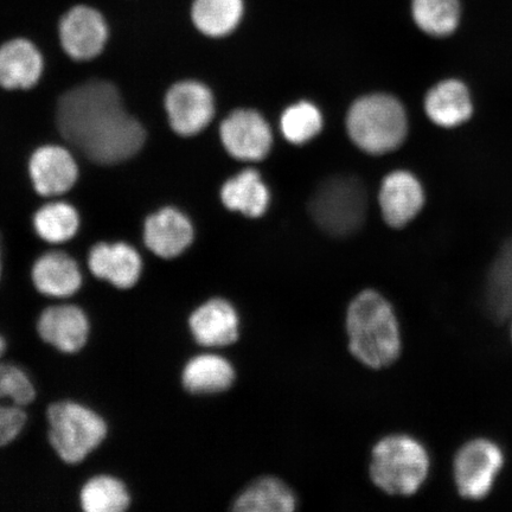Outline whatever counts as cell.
Listing matches in <instances>:
<instances>
[{
	"mask_svg": "<svg viewBox=\"0 0 512 512\" xmlns=\"http://www.w3.org/2000/svg\"><path fill=\"white\" fill-rule=\"evenodd\" d=\"M243 0H194L191 18L198 31L208 37H224L238 28Z\"/></svg>",
	"mask_w": 512,
	"mask_h": 512,
	"instance_id": "24",
	"label": "cell"
},
{
	"mask_svg": "<svg viewBox=\"0 0 512 512\" xmlns=\"http://www.w3.org/2000/svg\"><path fill=\"white\" fill-rule=\"evenodd\" d=\"M428 471L426 448L409 435H389L373 448L370 477L388 495H414L426 482Z\"/></svg>",
	"mask_w": 512,
	"mask_h": 512,
	"instance_id": "4",
	"label": "cell"
},
{
	"mask_svg": "<svg viewBox=\"0 0 512 512\" xmlns=\"http://www.w3.org/2000/svg\"><path fill=\"white\" fill-rule=\"evenodd\" d=\"M89 272L119 291L132 290L142 278V255L130 243L99 242L88 253Z\"/></svg>",
	"mask_w": 512,
	"mask_h": 512,
	"instance_id": "11",
	"label": "cell"
},
{
	"mask_svg": "<svg viewBox=\"0 0 512 512\" xmlns=\"http://www.w3.org/2000/svg\"><path fill=\"white\" fill-rule=\"evenodd\" d=\"M79 504L85 512H125L131 508L132 496L123 480L102 473L81 486Z\"/></svg>",
	"mask_w": 512,
	"mask_h": 512,
	"instance_id": "23",
	"label": "cell"
},
{
	"mask_svg": "<svg viewBox=\"0 0 512 512\" xmlns=\"http://www.w3.org/2000/svg\"><path fill=\"white\" fill-rule=\"evenodd\" d=\"M164 107L172 131L181 137H194L206 130L215 115L210 89L194 80L172 85L165 94Z\"/></svg>",
	"mask_w": 512,
	"mask_h": 512,
	"instance_id": "8",
	"label": "cell"
},
{
	"mask_svg": "<svg viewBox=\"0 0 512 512\" xmlns=\"http://www.w3.org/2000/svg\"><path fill=\"white\" fill-rule=\"evenodd\" d=\"M32 226L41 240L61 245L73 240L80 229V215L72 204L55 201L44 204L32 219Z\"/></svg>",
	"mask_w": 512,
	"mask_h": 512,
	"instance_id": "25",
	"label": "cell"
},
{
	"mask_svg": "<svg viewBox=\"0 0 512 512\" xmlns=\"http://www.w3.org/2000/svg\"><path fill=\"white\" fill-rule=\"evenodd\" d=\"M425 111L432 123L454 128L466 123L473 114L469 88L457 79H448L435 85L426 95Z\"/></svg>",
	"mask_w": 512,
	"mask_h": 512,
	"instance_id": "19",
	"label": "cell"
},
{
	"mask_svg": "<svg viewBox=\"0 0 512 512\" xmlns=\"http://www.w3.org/2000/svg\"><path fill=\"white\" fill-rule=\"evenodd\" d=\"M56 125L70 146L102 166L126 162L146 142L143 124L126 110L119 89L107 80H89L63 93Z\"/></svg>",
	"mask_w": 512,
	"mask_h": 512,
	"instance_id": "1",
	"label": "cell"
},
{
	"mask_svg": "<svg viewBox=\"0 0 512 512\" xmlns=\"http://www.w3.org/2000/svg\"><path fill=\"white\" fill-rule=\"evenodd\" d=\"M280 126L288 142L304 144L322 130L323 118L315 105L303 101L287 108L281 117Z\"/></svg>",
	"mask_w": 512,
	"mask_h": 512,
	"instance_id": "27",
	"label": "cell"
},
{
	"mask_svg": "<svg viewBox=\"0 0 512 512\" xmlns=\"http://www.w3.org/2000/svg\"><path fill=\"white\" fill-rule=\"evenodd\" d=\"M31 283L42 296L69 299L83 286V274L72 256L60 251L47 252L37 258L31 268Z\"/></svg>",
	"mask_w": 512,
	"mask_h": 512,
	"instance_id": "16",
	"label": "cell"
},
{
	"mask_svg": "<svg viewBox=\"0 0 512 512\" xmlns=\"http://www.w3.org/2000/svg\"><path fill=\"white\" fill-rule=\"evenodd\" d=\"M38 337L64 355L79 354L91 337V320L81 306L62 303L46 307L36 322Z\"/></svg>",
	"mask_w": 512,
	"mask_h": 512,
	"instance_id": "9",
	"label": "cell"
},
{
	"mask_svg": "<svg viewBox=\"0 0 512 512\" xmlns=\"http://www.w3.org/2000/svg\"><path fill=\"white\" fill-rule=\"evenodd\" d=\"M297 497L278 478L262 477L248 485L233 502L238 512H291L297 508Z\"/></svg>",
	"mask_w": 512,
	"mask_h": 512,
	"instance_id": "21",
	"label": "cell"
},
{
	"mask_svg": "<svg viewBox=\"0 0 512 512\" xmlns=\"http://www.w3.org/2000/svg\"><path fill=\"white\" fill-rule=\"evenodd\" d=\"M503 465V451L494 441L479 438L466 443L457 452L453 464L460 496L467 499L488 496Z\"/></svg>",
	"mask_w": 512,
	"mask_h": 512,
	"instance_id": "7",
	"label": "cell"
},
{
	"mask_svg": "<svg viewBox=\"0 0 512 512\" xmlns=\"http://www.w3.org/2000/svg\"><path fill=\"white\" fill-rule=\"evenodd\" d=\"M220 134L229 155L245 162H259L271 150V128L254 111L239 110L230 114L223 121Z\"/></svg>",
	"mask_w": 512,
	"mask_h": 512,
	"instance_id": "13",
	"label": "cell"
},
{
	"mask_svg": "<svg viewBox=\"0 0 512 512\" xmlns=\"http://www.w3.org/2000/svg\"><path fill=\"white\" fill-rule=\"evenodd\" d=\"M41 51L27 38H14L0 47V87L6 91H29L42 78Z\"/></svg>",
	"mask_w": 512,
	"mask_h": 512,
	"instance_id": "18",
	"label": "cell"
},
{
	"mask_svg": "<svg viewBox=\"0 0 512 512\" xmlns=\"http://www.w3.org/2000/svg\"><path fill=\"white\" fill-rule=\"evenodd\" d=\"M412 15L425 34L444 38L457 31L462 21V4L460 0H412Z\"/></svg>",
	"mask_w": 512,
	"mask_h": 512,
	"instance_id": "26",
	"label": "cell"
},
{
	"mask_svg": "<svg viewBox=\"0 0 512 512\" xmlns=\"http://www.w3.org/2000/svg\"><path fill=\"white\" fill-rule=\"evenodd\" d=\"M182 386L192 395H214L233 386L235 370L226 358L216 354H201L185 363Z\"/></svg>",
	"mask_w": 512,
	"mask_h": 512,
	"instance_id": "20",
	"label": "cell"
},
{
	"mask_svg": "<svg viewBox=\"0 0 512 512\" xmlns=\"http://www.w3.org/2000/svg\"><path fill=\"white\" fill-rule=\"evenodd\" d=\"M29 176L38 195L57 197L74 188L79 179V166L66 147L48 144L32 153Z\"/></svg>",
	"mask_w": 512,
	"mask_h": 512,
	"instance_id": "12",
	"label": "cell"
},
{
	"mask_svg": "<svg viewBox=\"0 0 512 512\" xmlns=\"http://www.w3.org/2000/svg\"><path fill=\"white\" fill-rule=\"evenodd\" d=\"M61 47L70 59L86 62L96 59L108 41L106 19L91 6L70 9L59 25Z\"/></svg>",
	"mask_w": 512,
	"mask_h": 512,
	"instance_id": "10",
	"label": "cell"
},
{
	"mask_svg": "<svg viewBox=\"0 0 512 512\" xmlns=\"http://www.w3.org/2000/svg\"><path fill=\"white\" fill-rule=\"evenodd\" d=\"M6 347H8V344H6L5 338L0 335V358L5 354Z\"/></svg>",
	"mask_w": 512,
	"mask_h": 512,
	"instance_id": "30",
	"label": "cell"
},
{
	"mask_svg": "<svg viewBox=\"0 0 512 512\" xmlns=\"http://www.w3.org/2000/svg\"><path fill=\"white\" fill-rule=\"evenodd\" d=\"M349 136L369 155L380 156L401 146L407 137L405 108L393 96H364L351 106L347 118Z\"/></svg>",
	"mask_w": 512,
	"mask_h": 512,
	"instance_id": "5",
	"label": "cell"
},
{
	"mask_svg": "<svg viewBox=\"0 0 512 512\" xmlns=\"http://www.w3.org/2000/svg\"><path fill=\"white\" fill-rule=\"evenodd\" d=\"M48 441L67 465H79L105 443L108 424L104 416L78 401L62 400L47 408Z\"/></svg>",
	"mask_w": 512,
	"mask_h": 512,
	"instance_id": "3",
	"label": "cell"
},
{
	"mask_svg": "<svg viewBox=\"0 0 512 512\" xmlns=\"http://www.w3.org/2000/svg\"><path fill=\"white\" fill-rule=\"evenodd\" d=\"M221 200L229 210L240 211L248 217H259L265 214L270 203V192L258 172L245 170L224 183Z\"/></svg>",
	"mask_w": 512,
	"mask_h": 512,
	"instance_id": "22",
	"label": "cell"
},
{
	"mask_svg": "<svg viewBox=\"0 0 512 512\" xmlns=\"http://www.w3.org/2000/svg\"><path fill=\"white\" fill-rule=\"evenodd\" d=\"M29 420L27 408L0 393V448L15 443Z\"/></svg>",
	"mask_w": 512,
	"mask_h": 512,
	"instance_id": "29",
	"label": "cell"
},
{
	"mask_svg": "<svg viewBox=\"0 0 512 512\" xmlns=\"http://www.w3.org/2000/svg\"><path fill=\"white\" fill-rule=\"evenodd\" d=\"M194 341L204 348H223L240 335V317L226 299L214 298L196 307L188 320Z\"/></svg>",
	"mask_w": 512,
	"mask_h": 512,
	"instance_id": "15",
	"label": "cell"
},
{
	"mask_svg": "<svg viewBox=\"0 0 512 512\" xmlns=\"http://www.w3.org/2000/svg\"><path fill=\"white\" fill-rule=\"evenodd\" d=\"M143 239L152 254L172 260L188 251L194 242L195 230L182 211L165 207L146 217Z\"/></svg>",
	"mask_w": 512,
	"mask_h": 512,
	"instance_id": "14",
	"label": "cell"
},
{
	"mask_svg": "<svg viewBox=\"0 0 512 512\" xmlns=\"http://www.w3.org/2000/svg\"><path fill=\"white\" fill-rule=\"evenodd\" d=\"M0 393L25 408L32 405L37 396L35 383L27 371L17 364L6 362H0Z\"/></svg>",
	"mask_w": 512,
	"mask_h": 512,
	"instance_id": "28",
	"label": "cell"
},
{
	"mask_svg": "<svg viewBox=\"0 0 512 512\" xmlns=\"http://www.w3.org/2000/svg\"><path fill=\"white\" fill-rule=\"evenodd\" d=\"M310 210L313 219L326 233L348 236L362 226L366 217V190L355 178H331L313 195Z\"/></svg>",
	"mask_w": 512,
	"mask_h": 512,
	"instance_id": "6",
	"label": "cell"
},
{
	"mask_svg": "<svg viewBox=\"0 0 512 512\" xmlns=\"http://www.w3.org/2000/svg\"><path fill=\"white\" fill-rule=\"evenodd\" d=\"M379 201L384 221L390 227L402 228L424 207L425 192L411 172L395 171L384 178Z\"/></svg>",
	"mask_w": 512,
	"mask_h": 512,
	"instance_id": "17",
	"label": "cell"
},
{
	"mask_svg": "<svg viewBox=\"0 0 512 512\" xmlns=\"http://www.w3.org/2000/svg\"><path fill=\"white\" fill-rule=\"evenodd\" d=\"M3 275V254H2V246H0V280H2Z\"/></svg>",
	"mask_w": 512,
	"mask_h": 512,
	"instance_id": "31",
	"label": "cell"
},
{
	"mask_svg": "<svg viewBox=\"0 0 512 512\" xmlns=\"http://www.w3.org/2000/svg\"><path fill=\"white\" fill-rule=\"evenodd\" d=\"M349 350L371 369L389 367L401 352V335L393 306L379 292L357 294L347 311Z\"/></svg>",
	"mask_w": 512,
	"mask_h": 512,
	"instance_id": "2",
	"label": "cell"
}]
</instances>
